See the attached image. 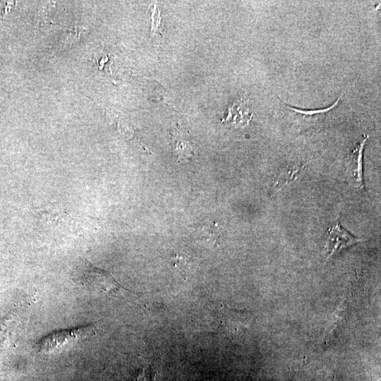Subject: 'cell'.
Instances as JSON below:
<instances>
[{
    "instance_id": "obj_1",
    "label": "cell",
    "mask_w": 381,
    "mask_h": 381,
    "mask_svg": "<svg viewBox=\"0 0 381 381\" xmlns=\"http://www.w3.org/2000/svg\"><path fill=\"white\" fill-rule=\"evenodd\" d=\"M90 329L87 326L54 332L38 341L37 349L43 353L60 351L89 337Z\"/></svg>"
},
{
    "instance_id": "obj_7",
    "label": "cell",
    "mask_w": 381,
    "mask_h": 381,
    "mask_svg": "<svg viewBox=\"0 0 381 381\" xmlns=\"http://www.w3.org/2000/svg\"><path fill=\"white\" fill-rule=\"evenodd\" d=\"M368 136L364 135L362 140H361L358 145L352 151V163L353 171L354 172V177L356 178V185L362 188L363 187V153L365 143L368 140Z\"/></svg>"
},
{
    "instance_id": "obj_2",
    "label": "cell",
    "mask_w": 381,
    "mask_h": 381,
    "mask_svg": "<svg viewBox=\"0 0 381 381\" xmlns=\"http://www.w3.org/2000/svg\"><path fill=\"white\" fill-rule=\"evenodd\" d=\"M87 268L84 272L83 284L89 289L111 295L132 294L128 289L120 285L107 272L98 269L86 262Z\"/></svg>"
},
{
    "instance_id": "obj_4",
    "label": "cell",
    "mask_w": 381,
    "mask_h": 381,
    "mask_svg": "<svg viewBox=\"0 0 381 381\" xmlns=\"http://www.w3.org/2000/svg\"><path fill=\"white\" fill-rule=\"evenodd\" d=\"M170 134L174 154L178 161L190 162L196 154V145L190 133L177 125L171 128Z\"/></svg>"
},
{
    "instance_id": "obj_6",
    "label": "cell",
    "mask_w": 381,
    "mask_h": 381,
    "mask_svg": "<svg viewBox=\"0 0 381 381\" xmlns=\"http://www.w3.org/2000/svg\"><path fill=\"white\" fill-rule=\"evenodd\" d=\"M251 118L248 106L243 100H240L229 109L227 116L223 121L243 126L247 124Z\"/></svg>"
},
{
    "instance_id": "obj_8",
    "label": "cell",
    "mask_w": 381,
    "mask_h": 381,
    "mask_svg": "<svg viewBox=\"0 0 381 381\" xmlns=\"http://www.w3.org/2000/svg\"><path fill=\"white\" fill-rule=\"evenodd\" d=\"M155 8H152V27L151 32L152 36H157L158 35H162V27H161V18L160 12L157 8L156 5H154Z\"/></svg>"
},
{
    "instance_id": "obj_3",
    "label": "cell",
    "mask_w": 381,
    "mask_h": 381,
    "mask_svg": "<svg viewBox=\"0 0 381 381\" xmlns=\"http://www.w3.org/2000/svg\"><path fill=\"white\" fill-rule=\"evenodd\" d=\"M360 241H361V238L353 236L341 226L339 221H337L327 231L325 247L326 258L328 259L341 250L356 244Z\"/></svg>"
},
{
    "instance_id": "obj_5",
    "label": "cell",
    "mask_w": 381,
    "mask_h": 381,
    "mask_svg": "<svg viewBox=\"0 0 381 381\" xmlns=\"http://www.w3.org/2000/svg\"><path fill=\"white\" fill-rule=\"evenodd\" d=\"M339 101L340 98H338L330 107L318 109L304 110L293 107L287 104H286V107L291 115L294 116L299 120L306 122L316 123L324 121L327 115L336 108Z\"/></svg>"
}]
</instances>
